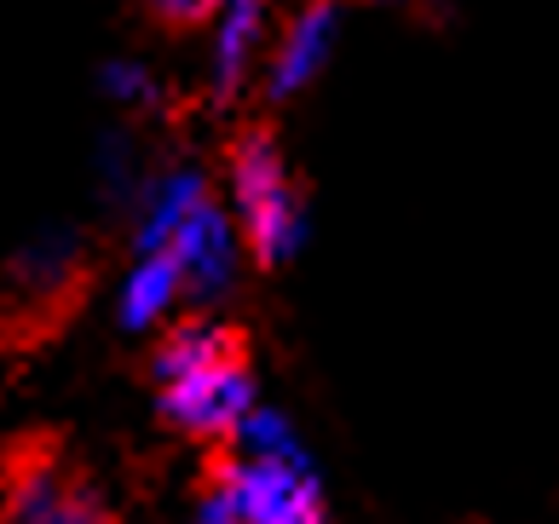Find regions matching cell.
<instances>
[{
	"label": "cell",
	"mask_w": 559,
	"mask_h": 524,
	"mask_svg": "<svg viewBox=\"0 0 559 524\" xmlns=\"http://www.w3.org/2000/svg\"><path fill=\"white\" fill-rule=\"evenodd\" d=\"M231 196H237L248 254L265 271L283 265L306 242V207H300V191L283 174L272 128H242L231 139Z\"/></svg>",
	"instance_id": "6da1fadb"
},
{
	"label": "cell",
	"mask_w": 559,
	"mask_h": 524,
	"mask_svg": "<svg viewBox=\"0 0 559 524\" xmlns=\"http://www.w3.org/2000/svg\"><path fill=\"white\" fill-rule=\"evenodd\" d=\"M7 524H121L81 473H64L52 432L7 444Z\"/></svg>",
	"instance_id": "7a4b0ae2"
},
{
	"label": "cell",
	"mask_w": 559,
	"mask_h": 524,
	"mask_svg": "<svg viewBox=\"0 0 559 524\" xmlns=\"http://www.w3.org/2000/svg\"><path fill=\"white\" fill-rule=\"evenodd\" d=\"M248 415H254V374H248V358L197 369V374H185V381L162 386V421L179 427L185 438H202V444H237Z\"/></svg>",
	"instance_id": "3957f363"
},
{
	"label": "cell",
	"mask_w": 559,
	"mask_h": 524,
	"mask_svg": "<svg viewBox=\"0 0 559 524\" xmlns=\"http://www.w3.org/2000/svg\"><path fill=\"white\" fill-rule=\"evenodd\" d=\"M231 461L242 519L248 524H329L323 490L312 478V461H277V455H242L237 444H219Z\"/></svg>",
	"instance_id": "277c9868"
},
{
	"label": "cell",
	"mask_w": 559,
	"mask_h": 524,
	"mask_svg": "<svg viewBox=\"0 0 559 524\" xmlns=\"http://www.w3.org/2000/svg\"><path fill=\"white\" fill-rule=\"evenodd\" d=\"M81 288H87V265H81L75 237H40V242H29L24 254L12 260V283H7V295H12L7 300L12 334L29 323V311H35L40 329H52L81 300Z\"/></svg>",
	"instance_id": "5b68a950"
},
{
	"label": "cell",
	"mask_w": 559,
	"mask_h": 524,
	"mask_svg": "<svg viewBox=\"0 0 559 524\" xmlns=\"http://www.w3.org/2000/svg\"><path fill=\"white\" fill-rule=\"evenodd\" d=\"M174 254L185 265V300L209 306L225 295L231 283V260H237V237H231V219L219 214V202H202L185 230L174 237Z\"/></svg>",
	"instance_id": "8992f818"
},
{
	"label": "cell",
	"mask_w": 559,
	"mask_h": 524,
	"mask_svg": "<svg viewBox=\"0 0 559 524\" xmlns=\"http://www.w3.org/2000/svg\"><path fill=\"white\" fill-rule=\"evenodd\" d=\"M231 358H248L242 329L191 318V323H174V329L156 341V352H151V381H156V386H174V381H185V374L214 369V364H231Z\"/></svg>",
	"instance_id": "52a82bcc"
},
{
	"label": "cell",
	"mask_w": 559,
	"mask_h": 524,
	"mask_svg": "<svg viewBox=\"0 0 559 524\" xmlns=\"http://www.w3.org/2000/svg\"><path fill=\"white\" fill-rule=\"evenodd\" d=\"M329 40H335V0H312V7L295 17L288 40L277 47V64H272V98H295L306 81L323 70Z\"/></svg>",
	"instance_id": "ba28073f"
},
{
	"label": "cell",
	"mask_w": 559,
	"mask_h": 524,
	"mask_svg": "<svg viewBox=\"0 0 559 524\" xmlns=\"http://www.w3.org/2000/svg\"><path fill=\"white\" fill-rule=\"evenodd\" d=\"M202 202H209V184H202V174H191V167L168 174L151 196H144V214H139V248H144V254H162V248H174V237L185 230V219H191Z\"/></svg>",
	"instance_id": "9c48e42d"
},
{
	"label": "cell",
	"mask_w": 559,
	"mask_h": 524,
	"mask_svg": "<svg viewBox=\"0 0 559 524\" xmlns=\"http://www.w3.org/2000/svg\"><path fill=\"white\" fill-rule=\"evenodd\" d=\"M179 295H185V265H179L174 248L144 254V260L133 265L128 288H121V323H128V329H151Z\"/></svg>",
	"instance_id": "30bf717a"
},
{
	"label": "cell",
	"mask_w": 559,
	"mask_h": 524,
	"mask_svg": "<svg viewBox=\"0 0 559 524\" xmlns=\"http://www.w3.org/2000/svg\"><path fill=\"white\" fill-rule=\"evenodd\" d=\"M260 24H265V0H219V40H214V93L219 98H231L242 87Z\"/></svg>",
	"instance_id": "8fae6325"
},
{
	"label": "cell",
	"mask_w": 559,
	"mask_h": 524,
	"mask_svg": "<svg viewBox=\"0 0 559 524\" xmlns=\"http://www.w3.org/2000/svg\"><path fill=\"white\" fill-rule=\"evenodd\" d=\"M191 524H248L242 519V496H237V478H231V461L225 450L209 455V473H202V490H197V513Z\"/></svg>",
	"instance_id": "7c38bea8"
},
{
	"label": "cell",
	"mask_w": 559,
	"mask_h": 524,
	"mask_svg": "<svg viewBox=\"0 0 559 524\" xmlns=\"http://www.w3.org/2000/svg\"><path fill=\"white\" fill-rule=\"evenodd\" d=\"M237 450L242 455H277V461H306V450H300V438L288 432V421L277 409H254L242 421V432H237Z\"/></svg>",
	"instance_id": "4fadbf2b"
},
{
	"label": "cell",
	"mask_w": 559,
	"mask_h": 524,
	"mask_svg": "<svg viewBox=\"0 0 559 524\" xmlns=\"http://www.w3.org/2000/svg\"><path fill=\"white\" fill-rule=\"evenodd\" d=\"M144 12L162 29H202L209 17H219V0H144Z\"/></svg>",
	"instance_id": "5bb4252c"
},
{
	"label": "cell",
	"mask_w": 559,
	"mask_h": 524,
	"mask_svg": "<svg viewBox=\"0 0 559 524\" xmlns=\"http://www.w3.org/2000/svg\"><path fill=\"white\" fill-rule=\"evenodd\" d=\"M105 87L116 98H128V104H156V81L144 75V70H133V64H110L105 70Z\"/></svg>",
	"instance_id": "9a60e30c"
}]
</instances>
